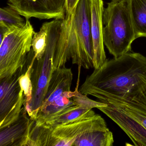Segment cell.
Returning <instances> with one entry per match:
<instances>
[{
  "instance_id": "obj_1",
  "label": "cell",
  "mask_w": 146,
  "mask_h": 146,
  "mask_svg": "<svg viewBox=\"0 0 146 146\" xmlns=\"http://www.w3.org/2000/svg\"><path fill=\"white\" fill-rule=\"evenodd\" d=\"M146 76V57L139 53H126L105 63L88 76L78 90L81 94L122 97L142 77Z\"/></svg>"
},
{
  "instance_id": "obj_2",
  "label": "cell",
  "mask_w": 146,
  "mask_h": 146,
  "mask_svg": "<svg viewBox=\"0 0 146 146\" xmlns=\"http://www.w3.org/2000/svg\"><path fill=\"white\" fill-rule=\"evenodd\" d=\"M88 145H95L113 139L105 119L92 109L74 121L55 126L34 124L28 146H75L82 137Z\"/></svg>"
},
{
  "instance_id": "obj_3",
  "label": "cell",
  "mask_w": 146,
  "mask_h": 146,
  "mask_svg": "<svg viewBox=\"0 0 146 146\" xmlns=\"http://www.w3.org/2000/svg\"><path fill=\"white\" fill-rule=\"evenodd\" d=\"M72 14H66L62 19L46 22L47 37L46 50L42 57L35 60L33 66L31 81L33 95L31 103L26 108L29 117L35 120L46 97L49 81L53 72V61L59 42L72 23Z\"/></svg>"
},
{
  "instance_id": "obj_4",
  "label": "cell",
  "mask_w": 146,
  "mask_h": 146,
  "mask_svg": "<svg viewBox=\"0 0 146 146\" xmlns=\"http://www.w3.org/2000/svg\"><path fill=\"white\" fill-rule=\"evenodd\" d=\"M102 21L104 45L114 58L131 52L136 39L127 0H115L104 8Z\"/></svg>"
},
{
  "instance_id": "obj_5",
  "label": "cell",
  "mask_w": 146,
  "mask_h": 146,
  "mask_svg": "<svg viewBox=\"0 0 146 146\" xmlns=\"http://www.w3.org/2000/svg\"><path fill=\"white\" fill-rule=\"evenodd\" d=\"M35 32L29 19L16 28L0 43V79L14 75L27 63Z\"/></svg>"
},
{
  "instance_id": "obj_6",
  "label": "cell",
  "mask_w": 146,
  "mask_h": 146,
  "mask_svg": "<svg viewBox=\"0 0 146 146\" xmlns=\"http://www.w3.org/2000/svg\"><path fill=\"white\" fill-rule=\"evenodd\" d=\"M71 59L85 69L94 68L90 0H79L72 13Z\"/></svg>"
},
{
  "instance_id": "obj_7",
  "label": "cell",
  "mask_w": 146,
  "mask_h": 146,
  "mask_svg": "<svg viewBox=\"0 0 146 146\" xmlns=\"http://www.w3.org/2000/svg\"><path fill=\"white\" fill-rule=\"evenodd\" d=\"M30 62L29 58L24 66L14 75L0 79V129L15 122L21 113L25 100L19 80L26 72Z\"/></svg>"
},
{
  "instance_id": "obj_8",
  "label": "cell",
  "mask_w": 146,
  "mask_h": 146,
  "mask_svg": "<svg viewBox=\"0 0 146 146\" xmlns=\"http://www.w3.org/2000/svg\"><path fill=\"white\" fill-rule=\"evenodd\" d=\"M98 101L109 103L135 119L146 129V76L122 97L100 96Z\"/></svg>"
},
{
  "instance_id": "obj_9",
  "label": "cell",
  "mask_w": 146,
  "mask_h": 146,
  "mask_svg": "<svg viewBox=\"0 0 146 146\" xmlns=\"http://www.w3.org/2000/svg\"><path fill=\"white\" fill-rule=\"evenodd\" d=\"M8 5L25 19H62L66 14L67 0H7Z\"/></svg>"
},
{
  "instance_id": "obj_10",
  "label": "cell",
  "mask_w": 146,
  "mask_h": 146,
  "mask_svg": "<svg viewBox=\"0 0 146 146\" xmlns=\"http://www.w3.org/2000/svg\"><path fill=\"white\" fill-rule=\"evenodd\" d=\"M97 109L114 121L126 133L136 146H146V129L139 122L122 110L109 103Z\"/></svg>"
},
{
  "instance_id": "obj_11",
  "label": "cell",
  "mask_w": 146,
  "mask_h": 146,
  "mask_svg": "<svg viewBox=\"0 0 146 146\" xmlns=\"http://www.w3.org/2000/svg\"><path fill=\"white\" fill-rule=\"evenodd\" d=\"M35 123V120L29 117L24 104L18 119L0 129V146H27Z\"/></svg>"
},
{
  "instance_id": "obj_12",
  "label": "cell",
  "mask_w": 146,
  "mask_h": 146,
  "mask_svg": "<svg viewBox=\"0 0 146 146\" xmlns=\"http://www.w3.org/2000/svg\"><path fill=\"white\" fill-rule=\"evenodd\" d=\"M103 0H90L91 31L94 50V68H100L106 60L103 40Z\"/></svg>"
},
{
  "instance_id": "obj_13",
  "label": "cell",
  "mask_w": 146,
  "mask_h": 146,
  "mask_svg": "<svg viewBox=\"0 0 146 146\" xmlns=\"http://www.w3.org/2000/svg\"><path fill=\"white\" fill-rule=\"evenodd\" d=\"M72 79L73 73L71 68L64 66L55 70L49 81L45 100L39 111L55 102L66 92L71 91Z\"/></svg>"
},
{
  "instance_id": "obj_14",
  "label": "cell",
  "mask_w": 146,
  "mask_h": 146,
  "mask_svg": "<svg viewBox=\"0 0 146 146\" xmlns=\"http://www.w3.org/2000/svg\"><path fill=\"white\" fill-rule=\"evenodd\" d=\"M136 39L146 37V0H127Z\"/></svg>"
},
{
  "instance_id": "obj_15",
  "label": "cell",
  "mask_w": 146,
  "mask_h": 146,
  "mask_svg": "<svg viewBox=\"0 0 146 146\" xmlns=\"http://www.w3.org/2000/svg\"><path fill=\"white\" fill-rule=\"evenodd\" d=\"M17 11L9 6L0 9V24L11 27H21L25 21Z\"/></svg>"
},
{
  "instance_id": "obj_16",
  "label": "cell",
  "mask_w": 146,
  "mask_h": 146,
  "mask_svg": "<svg viewBox=\"0 0 146 146\" xmlns=\"http://www.w3.org/2000/svg\"><path fill=\"white\" fill-rule=\"evenodd\" d=\"M46 23L42 24L39 32L35 33L32 40V49L36 60L40 59L44 54L47 45Z\"/></svg>"
},
{
  "instance_id": "obj_17",
  "label": "cell",
  "mask_w": 146,
  "mask_h": 146,
  "mask_svg": "<svg viewBox=\"0 0 146 146\" xmlns=\"http://www.w3.org/2000/svg\"><path fill=\"white\" fill-rule=\"evenodd\" d=\"M79 1V0H67L66 14H72Z\"/></svg>"
},
{
  "instance_id": "obj_18",
  "label": "cell",
  "mask_w": 146,
  "mask_h": 146,
  "mask_svg": "<svg viewBox=\"0 0 146 146\" xmlns=\"http://www.w3.org/2000/svg\"><path fill=\"white\" fill-rule=\"evenodd\" d=\"M111 1H115V0H111Z\"/></svg>"
}]
</instances>
